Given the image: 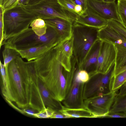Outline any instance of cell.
<instances>
[{
    "mask_svg": "<svg viewBox=\"0 0 126 126\" xmlns=\"http://www.w3.org/2000/svg\"><path fill=\"white\" fill-rule=\"evenodd\" d=\"M87 7L107 20L113 19L121 22L115 1L87 0Z\"/></svg>",
    "mask_w": 126,
    "mask_h": 126,
    "instance_id": "cell-11",
    "label": "cell"
},
{
    "mask_svg": "<svg viewBox=\"0 0 126 126\" xmlns=\"http://www.w3.org/2000/svg\"></svg>",
    "mask_w": 126,
    "mask_h": 126,
    "instance_id": "cell-44",
    "label": "cell"
},
{
    "mask_svg": "<svg viewBox=\"0 0 126 126\" xmlns=\"http://www.w3.org/2000/svg\"><path fill=\"white\" fill-rule=\"evenodd\" d=\"M22 0H6L2 5L0 6L3 12L12 9L20 3Z\"/></svg>",
    "mask_w": 126,
    "mask_h": 126,
    "instance_id": "cell-31",
    "label": "cell"
},
{
    "mask_svg": "<svg viewBox=\"0 0 126 126\" xmlns=\"http://www.w3.org/2000/svg\"><path fill=\"white\" fill-rule=\"evenodd\" d=\"M119 93L117 94L119 95H122L126 94V82L120 88Z\"/></svg>",
    "mask_w": 126,
    "mask_h": 126,
    "instance_id": "cell-38",
    "label": "cell"
},
{
    "mask_svg": "<svg viewBox=\"0 0 126 126\" xmlns=\"http://www.w3.org/2000/svg\"><path fill=\"white\" fill-rule=\"evenodd\" d=\"M22 113H25L27 115L34 117L35 114L38 112L37 111L29 107L22 110Z\"/></svg>",
    "mask_w": 126,
    "mask_h": 126,
    "instance_id": "cell-34",
    "label": "cell"
},
{
    "mask_svg": "<svg viewBox=\"0 0 126 126\" xmlns=\"http://www.w3.org/2000/svg\"><path fill=\"white\" fill-rule=\"evenodd\" d=\"M107 21L87 8L82 14L78 16L74 23L99 30L107 25Z\"/></svg>",
    "mask_w": 126,
    "mask_h": 126,
    "instance_id": "cell-14",
    "label": "cell"
},
{
    "mask_svg": "<svg viewBox=\"0 0 126 126\" xmlns=\"http://www.w3.org/2000/svg\"><path fill=\"white\" fill-rule=\"evenodd\" d=\"M98 30L76 23L73 24V55L79 70L81 69L93 48L99 40Z\"/></svg>",
    "mask_w": 126,
    "mask_h": 126,
    "instance_id": "cell-4",
    "label": "cell"
},
{
    "mask_svg": "<svg viewBox=\"0 0 126 126\" xmlns=\"http://www.w3.org/2000/svg\"><path fill=\"white\" fill-rule=\"evenodd\" d=\"M51 118H67L59 110H55Z\"/></svg>",
    "mask_w": 126,
    "mask_h": 126,
    "instance_id": "cell-36",
    "label": "cell"
},
{
    "mask_svg": "<svg viewBox=\"0 0 126 126\" xmlns=\"http://www.w3.org/2000/svg\"><path fill=\"white\" fill-rule=\"evenodd\" d=\"M117 10L121 23L126 27V1L117 0Z\"/></svg>",
    "mask_w": 126,
    "mask_h": 126,
    "instance_id": "cell-28",
    "label": "cell"
},
{
    "mask_svg": "<svg viewBox=\"0 0 126 126\" xmlns=\"http://www.w3.org/2000/svg\"><path fill=\"white\" fill-rule=\"evenodd\" d=\"M107 25L126 39V27L121 22L113 19L108 20L107 21Z\"/></svg>",
    "mask_w": 126,
    "mask_h": 126,
    "instance_id": "cell-27",
    "label": "cell"
},
{
    "mask_svg": "<svg viewBox=\"0 0 126 126\" xmlns=\"http://www.w3.org/2000/svg\"><path fill=\"white\" fill-rule=\"evenodd\" d=\"M84 84L78 81L74 76L68 93L62 102L64 106L71 108L84 107L83 96Z\"/></svg>",
    "mask_w": 126,
    "mask_h": 126,
    "instance_id": "cell-12",
    "label": "cell"
},
{
    "mask_svg": "<svg viewBox=\"0 0 126 126\" xmlns=\"http://www.w3.org/2000/svg\"><path fill=\"white\" fill-rule=\"evenodd\" d=\"M59 111L67 118H98L85 107L79 108H71L63 105L62 109Z\"/></svg>",
    "mask_w": 126,
    "mask_h": 126,
    "instance_id": "cell-19",
    "label": "cell"
},
{
    "mask_svg": "<svg viewBox=\"0 0 126 126\" xmlns=\"http://www.w3.org/2000/svg\"><path fill=\"white\" fill-rule=\"evenodd\" d=\"M126 82V70L113 76L111 79V88L112 91H117Z\"/></svg>",
    "mask_w": 126,
    "mask_h": 126,
    "instance_id": "cell-26",
    "label": "cell"
},
{
    "mask_svg": "<svg viewBox=\"0 0 126 126\" xmlns=\"http://www.w3.org/2000/svg\"><path fill=\"white\" fill-rule=\"evenodd\" d=\"M115 44L111 42L101 40L97 64L90 76L97 73L105 74L115 62L116 52Z\"/></svg>",
    "mask_w": 126,
    "mask_h": 126,
    "instance_id": "cell-10",
    "label": "cell"
},
{
    "mask_svg": "<svg viewBox=\"0 0 126 126\" xmlns=\"http://www.w3.org/2000/svg\"><path fill=\"white\" fill-rule=\"evenodd\" d=\"M36 18L34 15L25 10L20 4L4 11L3 16L4 41L29 28Z\"/></svg>",
    "mask_w": 126,
    "mask_h": 126,
    "instance_id": "cell-6",
    "label": "cell"
},
{
    "mask_svg": "<svg viewBox=\"0 0 126 126\" xmlns=\"http://www.w3.org/2000/svg\"><path fill=\"white\" fill-rule=\"evenodd\" d=\"M75 12L79 15L82 14L85 11L83 10L81 6L78 5H76L75 8Z\"/></svg>",
    "mask_w": 126,
    "mask_h": 126,
    "instance_id": "cell-37",
    "label": "cell"
},
{
    "mask_svg": "<svg viewBox=\"0 0 126 126\" xmlns=\"http://www.w3.org/2000/svg\"><path fill=\"white\" fill-rule=\"evenodd\" d=\"M109 111L126 113V94L122 95L117 94Z\"/></svg>",
    "mask_w": 126,
    "mask_h": 126,
    "instance_id": "cell-24",
    "label": "cell"
},
{
    "mask_svg": "<svg viewBox=\"0 0 126 126\" xmlns=\"http://www.w3.org/2000/svg\"><path fill=\"white\" fill-rule=\"evenodd\" d=\"M29 81V107L38 112L47 107L59 110L63 105L39 77L34 60L25 62Z\"/></svg>",
    "mask_w": 126,
    "mask_h": 126,
    "instance_id": "cell-2",
    "label": "cell"
},
{
    "mask_svg": "<svg viewBox=\"0 0 126 126\" xmlns=\"http://www.w3.org/2000/svg\"><path fill=\"white\" fill-rule=\"evenodd\" d=\"M20 4L36 18L59 17L68 20L73 24V23L57 0H40L31 3Z\"/></svg>",
    "mask_w": 126,
    "mask_h": 126,
    "instance_id": "cell-7",
    "label": "cell"
},
{
    "mask_svg": "<svg viewBox=\"0 0 126 126\" xmlns=\"http://www.w3.org/2000/svg\"><path fill=\"white\" fill-rule=\"evenodd\" d=\"M100 41L99 40L97 42L96 44V46L94 50L91 54H89L81 69L85 70L89 73L91 71V68L93 67H94V70L92 73L94 71L97 63L100 48Z\"/></svg>",
    "mask_w": 126,
    "mask_h": 126,
    "instance_id": "cell-21",
    "label": "cell"
},
{
    "mask_svg": "<svg viewBox=\"0 0 126 126\" xmlns=\"http://www.w3.org/2000/svg\"><path fill=\"white\" fill-rule=\"evenodd\" d=\"M59 43H50L26 49L16 50L22 58L26 59L28 61H30L38 58Z\"/></svg>",
    "mask_w": 126,
    "mask_h": 126,
    "instance_id": "cell-17",
    "label": "cell"
},
{
    "mask_svg": "<svg viewBox=\"0 0 126 126\" xmlns=\"http://www.w3.org/2000/svg\"><path fill=\"white\" fill-rule=\"evenodd\" d=\"M1 89L2 93L4 98L9 104L12 103L8 79L5 67L1 61L0 62Z\"/></svg>",
    "mask_w": 126,
    "mask_h": 126,
    "instance_id": "cell-20",
    "label": "cell"
},
{
    "mask_svg": "<svg viewBox=\"0 0 126 126\" xmlns=\"http://www.w3.org/2000/svg\"><path fill=\"white\" fill-rule=\"evenodd\" d=\"M74 77L79 81L84 83L87 82L90 78L88 72L83 69H78L75 72Z\"/></svg>",
    "mask_w": 126,
    "mask_h": 126,
    "instance_id": "cell-29",
    "label": "cell"
},
{
    "mask_svg": "<svg viewBox=\"0 0 126 126\" xmlns=\"http://www.w3.org/2000/svg\"><path fill=\"white\" fill-rule=\"evenodd\" d=\"M59 3L74 23L79 15L75 10L76 5L72 0H57Z\"/></svg>",
    "mask_w": 126,
    "mask_h": 126,
    "instance_id": "cell-23",
    "label": "cell"
},
{
    "mask_svg": "<svg viewBox=\"0 0 126 126\" xmlns=\"http://www.w3.org/2000/svg\"><path fill=\"white\" fill-rule=\"evenodd\" d=\"M104 117L125 118H126V113L120 112L109 111Z\"/></svg>",
    "mask_w": 126,
    "mask_h": 126,
    "instance_id": "cell-33",
    "label": "cell"
},
{
    "mask_svg": "<svg viewBox=\"0 0 126 126\" xmlns=\"http://www.w3.org/2000/svg\"><path fill=\"white\" fill-rule=\"evenodd\" d=\"M59 44L34 61L39 77L53 95L61 102L68 93L76 71L75 65L70 72L63 67Z\"/></svg>",
    "mask_w": 126,
    "mask_h": 126,
    "instance_id": "cell-1",
    "label": "cell"
},
{
    "mask_svg": "<svg viewBox=\"0 0 126 126\" xmlns=\"http://www.w3.org/2000/svg\"><path fill=\"white\" fill-rule=\"evenodd\" d=\"M116 55L113 76L126 70V47L115 44Z\"/></svg>",
    "mask_w": 126,
    "mask_h": 126,
    "instance_id": "cell-18",
    "label": "cell"
},
{
    "mask_svg": "<svg viewBox=\"0 0 126 126\" xmlns=\"http://www.w3.org/2000/svg\"><path fill=\"white\" fill-rule=\"evenodd\" d=\"M35 33L39 36H43L47 32V26L44 20L41 18H36L30 25Z\"/></svg>",
    "mask_w": 126,
    "mask_h": 126,
    "instance_id": "cell-25",
    "label": "cell"
},
{
    "mask_svg": "<svg viewBox=\"0 0 126 126\" xmlns=\"http://www.w3.org/2000/svg\"><path fill=\"white\" fill-rule=\"evenodd\" d=\"M55 110L47 107L36 113L34 117L39 118H51Z\"/></svg>",
    "mask_w": 126,
    "mask_h": 126,
    "instance_id": "cell-30",
    "label": "cell"
},
{
    "mask_svg": "<svg viewBox=\"0 0 126 126\" xmlns=\"http://www.w3.org/2000/svg\"><path fill=\"white\" fill-rule=\"evenodd\" d=\"M3 64L5 70H7L10 63L13 60L21 57L17 50L9 47H4L2 51Z\"/></svg>",
    "mask_w": 126,
    "mask_h": 126,
    "instance_id": "cell-22",
    "label": "cell"
},
{
    "mask_svg": "<svg viewBox=\"0 0 126 126\" xmlns=\"http://www.w3.org/2000/svg\"></svg>",
    "mask_w": 126,
    "mask_h": 126,
    "instance_id": "cell-43",
    "label": "cell"
},
{
    "mask_svg": "<svg viewBox=\"0 0 126 126\" xmlns=\"http://www.w3.org/2000/svg\"><path fill=\"white\" fill-rule=\"evenodd\" d=\"M39 0H27L26 4L32 3Z\"/></svg>",
    "mask_w": 126,
    "mask_h": 126,
    "instance_id": "cell-39",
    "label": "cell"
},
{
    "mask_svg": "<svg viewBox=\"0 0 126 126\" xmlns=\"http://www.w3.org/2000/svg\"><path fill=\"white\" fill-rule=\"evenodd\" d=\"M115 0H109V1H115Z\"/></svg>",
    "mask_w": 126,
    "mask_h": 126,
    "instance_id": "cell-41",
    "label": "cell"
},
{
    "mask_svg": "<svg viewBox=\"0 0 126 126\" xmlns=\"http://www.w3.org/2000/svg\"><path fill=\"white\" fill-rule=\"evenodd\" d=\"M116 91L91 97L84 101L85 108L97 115L104 117L109 112L117 94Z\"/></svg>",
    "mask_w": 126,
    "mask_h": 126,
    "instance_id": "cell-9",
    "label": "cell"
},
{
    "mask_svg": "<svg viewBox=\"0 0 126 126\" xmlns=\"http://www.w3.org/2000/svg\"><path fill=\"white\" fill-rule=\"evenodd\" d=\"M61 62L66 71L71 72L73 68L71 60L73 54V37L59 44Z\"/></svg>",
    "mask_w": 126,
    "mask_h": 126,
    "instance_id": "cell-15",
    "label": "cell"
},
{
    "mask_svg": "<svg viewBox=\"0 0 126 126\" xmlns=\"http://www.w3.org/2000/svg\"><path fill=\"white\" fill-rule=\"evenodd\" d=\"M109 0H103V1H109Z\"/></svg>",
    "mask_w": 126,
    "mask_h": 126,
    "instance_id": "cell-42",
    "label": "cell"
},
{
    "mask_svg": "<svg viewBox=\"0 0 126 126\" xmlns=\"http://www.w3.org/2000/svg\"><path fill=\"white\" fill-rule=\"evenodd\" d=\"M43 19L47 26L56 31L60 37L61 42L69 39L72 36L73 23L69 21L59 17Z\"/></svg>",
    "mask_w": 126,
    "mask_h": 126,
    "instance_id": "cell-13",
    "label": "cell"
},
{
    "mask_svg": "<svg viewBox=\"0 0 126 126\" xmlns=\"http://www.w3.org/2000/svg\"><path fill=\"white\" fill-rule=\"evenodd\" d=\"M97 35L100 40L110 42L126 47V39L107 25L97 30Z\"/></svg>",
    "mask_w": 126,
    "mask_h": 126,
    "instance_id": "cell-16",
    "label": "cell"
},
{
    "mask_svg": "<svg viewBox=\"0 0 126 126\" xmlns=\"http://www.w3.org/2000/svg\"><path fill=\"white\" fill-rule=\"evenodd\" d=\"M114 64L115 63L105 74L97 73L90 77L89 80L84 84L83 93L84 100L112 91L111 84L113 76Z\"/></svg>",
    "mask_w": 126,
    "mask_h": 126,
    "instance_id": "cell-8",
    "label": "cell"
},
{
    "mask_svg": "<svg viewBox=\"0 0 126 126\" xmlns=\"http://www.w3.org/2000/svg\"><path fill=\"white\" fill-rule=\"evenodd\" d=\"M0 48L4 40V23L3 20V12L1 8L0 7Z\"/></svg>",
    "mask_w": 126,
    "mask_h": 126,
    "instance_id": "cell-32",
    "label": "cell"
},
{
    "mask_svg": "<svg viewBox=\"0 0 126 126\" xmlns=\"http://www.w3.org/2000/svg\"><path fill=\"white\" fill-rule=\"evenodd\" d=\"M12 102L11 105L22 113V109L29 107V81L23 62H11L6 70Z\"/></svg>",
    "mask_w": 126,
    "mask_h": 126,
    "instance_id": "cell-3",
    "label": "cell"
},
{
    "mask_svg": "<svg viewBox=\"0 0 126 126\" xmlns=\"http://www.w3.org/2000/svg\"><path fill=\"white\" fill-rule=\"evenodd\" d=\"M27 0H22L21 3H20L23 4H26V3Z\"/></svg>",
    "mask_w": 126,
    "mask_h": 126,
    "instance_id": "cell-40",
    "label": "cell"
},
{
    "mask_svg": "<svg viewBox=\"0 0 126 126\" xmlns=\"http://www.w3.org/2000/svg\"><path fill=\"white\" fill-rule=\"evenodd\" d=\"M76 5L81 6L84 11L87 8V0H72Z\"/></svg>",
    "mask_w": 126,
    "mask_h": 126,
    "instance_id": "cell-35",
    "label": "cell"
},
{
    "mask_svg": "<svg viewBox=\"0 0 126 126\" xmlns=\"http://www.w3.org/2000/svg\"><path fill=\"white\" fill-rule=\"evenodd\" d=\"M47 27V33L43 36H38L31 28H29L4 40L1 46L4 45L16 50H23L50 43H60V37L56 31L52 28Z\"/></svg>",
    "mask_w": 126,
    "mask_h": 126,
    "instance_id": "cell-5",
    "label": "cell"
}]
</instances>
